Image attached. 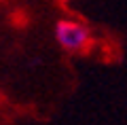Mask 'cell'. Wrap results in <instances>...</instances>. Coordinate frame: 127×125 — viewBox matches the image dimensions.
<instances>
[{"label": "cell", "instance_id": "6da1fadb", "mask_svg": "<svg viewBox=\"0 0 127 125\" xmlns=\"http://www.w3.org/2000/svg\"><path fill=\"white\" fill-rule=\"evenodd\" d=\"M55 36H57V42L62 47H66L68 51H81L89 42L87 28L74 21H66V19L55 26Z\"/></svg>", "mask_w": 127, "mask_h": 125}]
</instances>
